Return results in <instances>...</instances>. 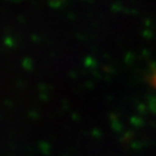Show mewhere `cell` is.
I'll list each match as a JSON object with an SVG mask.
<instances>
[{"instance_id": "6da1fadb", "label": "cell", "mask_w": 156, "mask_h": 156, "mask_svg": "<svg viewBox=\"0 0 156 156\" xmlns=\"http://www.w3.org/2000/svg\"><path fill=\"white\" fill-rule=\"evenodd\" d=\"M151 83H152V86L156 89V72L152 74V77H151Z\"/></svg>"}]
</instances>
